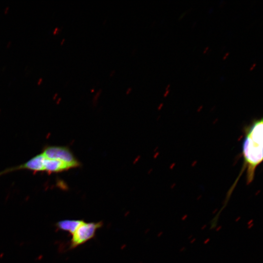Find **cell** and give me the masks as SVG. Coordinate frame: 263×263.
Here are the masks:
<instances>
[{
	"label": "cell",
	"instance_id": "6da1fadb",
	"mask_svg": "<svg viewBox=\"0 0 263 263\" xmlns=\"http://www.w3.org/2000/svg\"><path fill=\"white\" fill-rule=\"evenodd\" d=\"M263 120L261 118L255 120L245 128V135L242 144L244 166L240 176L246 169L247 184L253 180L256 169L263 161Z\"/></svg>",
	"mask_w": 263,
	"mask_h": 263
},
{
	"label": "cell",
	"instance_id": "8992f818",
	"mask_svg": "<svg viewBox=\"0 0 263 263\" xmlns=\"http://www.w3.org/2000/svg\"><path fill=\"white\" fill-rule=\"evenodd\" d=\"M59 31V29H58V27H56V28L54 29L53 32V33L54 34H57V32H58Z\"/></svg>",
	"mask_w": 263,
	"mask_h": 263
},
{
	"label": "cell",
	"instance_id": "7a4b0ae2",
	"mask_svg": "<svg viewBox=\"0 0 263 263\" xmlns=\"http://www.w3.org/2000/svg\"><path fill=\"white\" fill-rule=\"evenodd\" d=\"M55 168L54 160L40 153L23 164L0 171V176L20 169H27L34 172H46L48 173H54Z\"/></svg>",
	"mask_w": 263,
	"mask_h": 263
},
{
	"label": "cell",
	"instance_id": "9a60e30c",
	"mask_svg": "<svg viewBox=\"0 0 263 263\" xmlns=\"http://www.w3.org/2000/svg\"><path fill=\"white\" fill-rule=\"evenodd\" d=\"M169 87H170V84H168V85H167V86L166 87V88L165 89L167 90H168V88H169Z\"/></svg>",
	"mask_w": 263,
	"mask_h": 263
},
{
	"label": "cell",
	"instance_id": "3957f363",
	"mask_svg": "<svg viewBox=\"0 0 263 263\" xmlns=\"http://www.w3.org/2000/svg\"><path fill=\"white\" fill-rule=\"evenodd\" d=\"M102 225V222L86 223L83 221L72 234L71 248H75L93 238L97 229Z\"/></svg>",
	"mask_w": 263,
	"mask_h": 263
},
{
	"label": "cell",
	"instance_id": "30bf717a",
	"mask_svg": "<svg viewBox=\"0 0 263 263\" xmlns=\"http://www.w3.org/2000/svg\"><path fill=\"white\" fill-rule=\"evenodd\" d=\"M9 6H7L6 7H5V8L4 9V13H6L9 10Z\"/></svg>",
	"mask_w": 263,
	"mask_h": 263
},
{
	"label": "cell",
	"instance_id": "5b68a950",
	"mask_svg": "<svg viewBox=\"0 0 263 263\" xmlns=\"http://www.w3.org/2000/svg\"><path fill=\"white\" fill-rule=\"evenodd\" d=\"M83 222L81 220H64L58 222L56 226L60 230L69 232L72 235Z\"/></svg>",
	"mask_w": 263,
	"mask_h": 263
},
{
	"label": "cell",
	"instance_id": "8fae6325",
	"mask_svg": "<svg viewBox=\"0 0 263 263\" xmlns=\"http://www.w3.org/2000/svg\"><path fill=\"white\" fill-rule=\"evenodd\" d=\"M208 49H209V47H208V46L206 47L205 48V49H204V51H203V53H204V54L206 53L207 52V51L208 50Z\"/></svg>",
	"mask_w": 263,
	"mask_h": 263
},
{
	"label": "cell",
	"instance_id": "52a82bcc",
	"mask_svg": "<svg viewBox=\"0 0 263 263\" xmlns=\"http://www.w3.org/2000/svg\"><path fill=\"white\" fill-rule=\"evenodd\" d=\"M42 81H43V78H42V77H40V78L38 79V81H37V84H38V85L42 83Z\"/></svg>",
	"mask_w": 263,
	"mask_h": 263
},
{
	"label": "cell",
	"instance_id": "ba28073f",
	"mask_svg": "<svg viewBox=\"0 0 263 263\" xmlns=\"http://www.w3.org/2000/svg\"><path fill=\"white\" fill-rule=\"evenodd\" d=\"M256 63H254L251 66V67H250L249 70H250V71L252 70L254 68V67L256 66Z\"/></svg>",
	"mask_w": 263,
	"mask_h": 263
},
{
	"label": "cell",
	"instance_id": "5bb4252c",
	"mask_svg": "<svg viewBox=\"0 0 263 263\" xmlns=\"http://www.w3.org/2000/svg\"><path fill=\"white\" fill-rule=\"evenodd\" d=\"M64 41H65V38H63V39H62V40L61 41V42H60V44H62L63 43V42H64Z\"/></svg>",
	"mask_w": 263,
	"mask_h": 263
},
{
	"label": "cell",
	"instance_id": "4fadbf2b",
	"mask_svg": "<svg viewBox=\"0 0 263 263\" xmlns=\"http://www.w3.org/2000/svg\"><path fill=\"white\" fill-rule=\"evenodd\" d=\"M169 89L167 90H166V92H165V94H164V96H166V95L168 94V93H169Z\"/></svg>",
	"mask_w": 263,
	"mask_h": 263
},
{
	"label": "cell",
	"instance_id": "9c48e42d",
	"mask_svg": "<svg viewBox=\"0 0 263 263\" xmlns=\"http://www.w3.org/2000/svg\"><path fill=\"white\" fill-rule=\"evenodd\" d=\"M229 52L226 53L225 54V55H224V56H223V59H225L227 57V56H228L229 55Z\"/></svg>",
	"mask_w": 263,
	"mask_h": 263
},
{
	"label": "cell",
	"instance_id": "277c9868",
	"mask_svg": "<svg viewBox=\"0 0 263 263\" xmlns=\"http://www.w3.org/2000/svg\"><path fill=\"white\" fill-rule=\"evenodd\" d=\"M46 157L74 164L79 167L80 163L71 150L67 147L61 146H47L41 152Z\"/></svg>",
	"mask_w": 263,
	"mask_h": 263
},
{
	"label": "cell",
	"instance_id": "7c38bea8",
	"mask_svg": "<svg viewBox=\"0 0 263 263\" xmlns=\"http://www.w3.org/2000/svg\"><path fill=\"white\" fill-rule=\"evenodd\" d=\"M11 41H8L6 44V47H9L11 45Z\"/></svg>",
	"mask_w": 263,
	"mask_h": 263
}]
</instances>
